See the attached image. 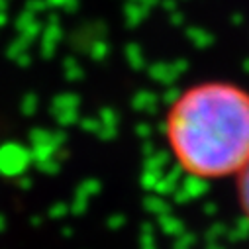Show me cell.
Listing matches in <instances>:
<instances>
[{"instance_id":"1","label":"cell","mask_w":249,"mask_h":249,"mask_svg":"<svg viewBox=\"0 0 249 249\" xmlns=\"http://www.w3.org/2000/svg\"><path fill=\"white\" fill-rule=\"evenodd\" d=\"M163 134L184 175L235 178L249 163V90L218 79L186 87L165 112Z\"/></svg>"},{"instance_id":"2","label":"cell","mask_w":249,"mask_h":249,"mask_svg":"<svg viewBox=\"0 0 249 249\" xmlns=\"http://www.w3.org/2000/svg\"><path fill=\"white\" fill-rule=\"evenodd\" d=\"M235 196H237L239 210L249 224V163L235 177Z\"/></svg>"}]
</instances>
